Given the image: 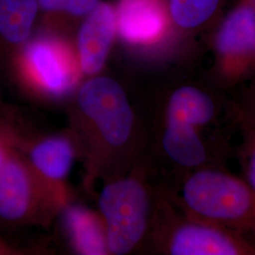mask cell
Listing matches in <instances>:
<instances>
[{
    "mask_svg": "<svg viewBox=\"0 0 255 255\" xmlns=\"http://www.w3.org/2000/svg\"><path fill=\"white\" fill-rule=\"evenodd\" d=\"M184 209L255 246V191L242 177L205 166L193 170L182 186Z\"/></svg>",
    "mask_w": 255,
    "mask_h": 255,
    "instance_id": "1",
    "label": "cell"
},
{
    "mask_svg": "<svg viewBox=\"0 0 255 255\" xmlns=\"http://www.w3.org/2000/svg\"><path fill=\"white\" fill-rule=\"evenodd\" d=\"M214 70L224 86H236L255 76V6L239 0L220 19L212 38Z\"/></svg>",
    "mask_w": 255,
    "mask_h": 255,
    "instance_id": "2",
    "label": "cell"
},
{
    "mask_svg": "<svg viewBox=\"0 0 255 255\" xmlns=\"http://www.w3.org/2000/svg\"><path fill=\"white\" fill-rule=\"evenodd\" d=\"M100 207L106 219V244L114 255L130 252L143 238L147 227L149 197L143 183L125 179L106 186Z\"/></svg>",
    "mask_w": 255,
    "mask_h": 255,
    "instance_id": "3",
    "label": "cell"
},
{
    "mask_svg": "<svg viewBox=\"0 0 255 255\" xmlns=\"http://www.w3.org/2000/svg\"><path fill=\"white\" fill-rule=\"evenodd\" d=\"M219 105L214 97L195 85H182L171 94L165 110L162 142L183 146L206 143L202 130L218 118Z\"/></svg>",
    "mask_w": 255,
    "mask_h": 255,
    "instance_id": "4",
    "label": "cell"
},
{
    "mask_svg": "<svg viewBox=\"0 0 255 255\" xmlns=\"http://www.w3.org/2000/svg\"><path fill=\"white\" fill-rule=\"evenodd\" d=\"M79 104L109 144L121 146L127 141L133 114L125 92L115 80L98 77L87 81L80 90Z\"/></svg>",
    "mask_w": 255,
    "mask_h": 255,
    "instance_id": "5",
    "label": "cell"
},
{
    "mask_svg": "<svg viewBox=\"0 0 255 255\" xmlns=\"http://www.w3.org/2000/svg\"><path fill=\"white\" fill-rule=\"evenodd\" d=\"M165 247L172 255H255L244 238L188 212L168 231Z\"/></svg>",
    "mask_w": 255,
    "mask_h": 255,
    "instance_id": "6",
    "label": "cell"
},
{
    "mask_svg": "<svg viewBox=\"0 0 255 255\" xmlns=\"http://www.w3.org/2000/svg\"><path fill=\"white\" fill-rule=\"evenodd\" d=\"M20 75L46 91L60 95L75 82V70L64 46L50 39L30 41L15 52Z\"/></svg>",
    "mask_w": 255,
    "mask_h": 255,
    "instance_id": "7",
    "label": "cell"
},
{
    "mask_svg": "<svg viewBox=\"0 0 255 255\" xmlns=\"http://www.w3.org/2000/svg\"><path fill=\"white\" fill-rule=\"evenodd\" d=\"M118 32L129 43L153 45L174 30L167 0H120Z\"/></svg>",
    "mask_w": 255,
    "mask_h": 255,
    "instance_id": "8",
    "label": "cell"
},
{
    "mask_svg": "<svg viewBox=\"0 0 255 255\" xmlns=\"http://www.w3.org/2000/svg\"><path fill=\"white\" fill-rule=\"evenodd\" d=\"M117 33V9L109 2L101 1L83 18L78 32V53L84 73L93 76L101 71Z\"/></svg>",
    "mask_w": 255,
    "mask_h": 255,
    "instance_id": "9",
    "label": "cell"
},
{
    "mask_svg": "<svg viewBox=\"0 0 255 255\" xmlns=\"http://www.w3.org/2000/svg\"><path fill=\"white\" fill-rule=\"evenodd\" d=\"M34 178L18 156L9 150L0 169V219L20 222L34 206Z\"/></svg>",
    "mask_w": 255,
    "mask_h": 255,
    "instance_id": "10",
    "label": "cell"
},
{
    "mask_svg": "<svg viewBox=\"0 0 255 255\" xmlns=\"http://www.w3.org/2000/svg\"><path fill=\"white\" fill-rule=\"evenodd\" d=\"M39 10L37 0H0V50L15 53L27 43Z\"/></svg>",
    "mask_w": 255,
    "mask_h": 255,
    "instance_id": "11",
    "label": "cell"
},
{
    "mask_svg": "<svg viewBox=\"0 0 255 255\" xmlns=\"http://www.w3.org/2000/svg\"><path fill=\"white\" fill-rule=\"evenodd\" d=\"M226 0H167L174 30L197 34L218 21Z\"/></svg>",
    "mask_w": 255,
    "mask_h": 255,
    "instance_id": "12",
    "label": "cell"
},
{
    "mask_svg": "<svg viewBox=\"0 0 255 255\" xmlns=\"http://www.w3.org/2000/svg\"><path fill=\"white\" fill-rule=\"evenodd\" d=\"M73 148L64 138H49L34 146L31 163L46 177L59 180L69 172L73 162Z\"/></svg>",
    "mask_w": 255,
    "mask_h": 255,
    "instance_id": "13",
    "label": "cell"
},
{
    "mask_svg": "<svg viewBox=\"0 0 255 255\" xmlns=\"http://www.w3.org/2000/svg\"><path fill=\"white\" fill-rule=\"evenodd\" d=\"M66 220L74 243L82 255H104L105 239L95 217L81 208H71Z\"/></svg>",
    "mask_w": 255,
    "mask_h": 255,
    "instance_id": "14",
    "label": "cell"
},
{
    "mask_svg": "<svg viewBox=\"0 0 255 255\" xmlns=\"http://www.w3.org/2000/svg\"><path fill=\"white\" fill-rule=\"evenodd\" d=\"M244 123V138L240 150L242 178L255 191V112L248 115Z\"/></svg>",
    "mask_w": 255,
    "mask_h": 255,
    "instance_id": "15",
    "label": "cell"
},
{
    "mask_svg": "<svg viewBox=\"0 0 255 255\" xmlns=\"http://www.w3.org/2000/svg\"><path fill=\"white\" fill-rule=\"evenodd\" d=\"M101 0H70L65 13L72 17L84 18L95 9Z\"/></svg>",
    "mask_w": 255,
    "mask_h": 255,
    "instance_id": "16",
    "label": "cell"
},
{
    "mask_svg": "<svg viewBox=\"0 0 255 255\" xmlns=\"http://www.w3.org/2000/svg\"><path fill=\"white\" fill-rule=\"evenodd\" d=\"M40 9L47 12H64L70 0H37Z\"/></svg>",
    "mask_w": 255,
    "mask_h": 255,
    "instance_id": "17",
    "label": "cell"
},
{
    "mask_svg": "<svg viewBox=\"0 0 255 255\" xmlns=\"http://www.w3.org/2000/svg\"><path fill=\"white\" fill-rule=\"evenodd\" d=\"M7 149L3 146L0 145V169L2 167V164L5 161V158H6V155H7Z\"/></svg>",
    "mask_w": 255,
    "mask_h": 255,
    "instance_id": "18",
    "label": "cell"
},
{
    "mask_svg": "<svg viewBox=\"0 0 255 255\" xmlns=\"http://www.w3.org/2000/svg\"><path fill=\"white\" fill-rule=\"evenodd\" d=\"M248 1H249V2H251V3H253V4L255 6V0H248Z\"/></svg>",
    "mask_w": 255,
    "mask_h": 255,
    "instance_id": "19",
    "label": "cell"
}]
</instances>
